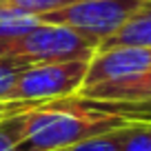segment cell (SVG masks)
Segmentation results:
<instances>
[{
	"instance_id": "obj_1",
	"label": "cell",
	"mask_w": 151,
	"mask_h": 151,
	"mask_svg": "<svg viewBox=\"0 0 151 151\" xmlns=\"http://www.w3.org/2000/svg\"><path fill=\"white\" fill-rule=\"evenodd\" d=\"M129 122L131 120L102 111L78 96L51 100L27 111L24 138L16 151H58Z\"/></svg>"
},
{
	"instance_id": "obj_2",
	"label": "cell",
	"mask_w": 151,
	"mask_h": 151,
	"mask_svg": "<svg viewBox=\"0 0 151 151\" xmlns=\"http://www.w3.org/2000/svg\"><path fill=\"white\" fill-rule=\"evenodd\" d=\"M98 42L62 24L40 22L27 31L22 38L14 40L9 56L24 58L31 65L45 62H67V60H91Z\"/></svg>"
},
{
	"instance_id": "obj_3",
	"label": "cell",
	"mask_w": 151,
	"mask_h": 151,
	"mask_svg": "<svg viewBox=\"0 0 151 151\" xmlns=\"http://www.w3.org/2000/svg\"><path fill=\"white\" fill-rule=\"evenodd\" d=\"M142 5L145 0H85L40 16V22L69 27L100 45L118 31Z\"/></svg>"
},
{
	"instance_id": "obj_4",
	"label": "cell",
	"mask_w": 151,
	"mask_h": 151,
	"mask_svg": "<svg viewBox=\"0 0 151 151\" xmlns=\"http://www.w3.org/2000/svg\"><path fill=\"white\" fill-rule=\"evenodd\" d=\"M87 69H89V60L31 65L20 73L18 82L11 91V100L51 102V100L76 96L85 82Z\"/></svg>"
},
{
	"instance_id": "obj_5",
	"label": "cell",
	"mask_w": 151,
	"mask_h": 151,
	"mask_svg": "<svg viewBox=\"0 0 151 151\" xmlns=\"http://www.w3.org/2000/svg\"><path fill=\"white\" fill-rule=\"evenodd\" d=\"M151 69V49L147 47H113L96 51L89 60L80 91L102 85L133 80Z\"/></svg>"
},
{
	"instance_id": "obj_6",
	"label": "cell",
	"mask_w": 151,
	"mask_h": 151,
	"mask_svg": "<svg viewBox=\"0 0 151 151\" xmlns=\"http://www.w3.org/2000/svg\"><path fill=\"white\" fill-rule=\"evenodd\" d=\"M76 96L87 100H104V102H147L151 100V69L133 80L93 87V89L78 91Z\"/></svg>"
},
{
	"instance_id": "obj_7",
	"label": "cell",
	"mask_w": 151,
	"mask_h": 151,
	"mask_svg": "<svg viewBox=\"0 0 151 151\" xmlns=\"http://www.w3.org/2000/svg\"><path fill=\"white\" fill-rule=\"evenodd\" d=\"M113 47H147L151 49V0H145V5L107 40L98 45L96 51Z\"/></svg>"
},
{
	"instance_id": "obj_8",
	"label": "cell",
	"mask_w": 151,
	"mask_h": 151,
	"mask_svg": "<svg viewBox=\"0 0 151 151\" xmlns=\"http://www.w3.org/2000/svg\"><path fill=\"white\" fill-rule=\"evenodd\" d=\"M40 24V18L20 14H0V58L9 56V49L14 40L22 38L27 31Z\"/></svg>"
},
{
	"instance_id": "obj_9",
	"label": "cell",
	"mask_w": 151,
	"mask_h": 151,
	"mask_svg": "<svg viewBox=\"0 0 151 151\" xmlns=\"http://www.w3.org/2000/svg\"><path fill=\"white\" fill-rule=\"evenodd\" d=\"M78 2H85V0H0V14H20L40 18L49 11L65 9Z\"/></svg>"
},
{
	"instance_id": "obj_10",
	"label": "cell",
	"mask_w": 151,
	"mask_h": 151,
	"mask_svg": "<svg viewBox=\"0 0 151 151\" xmlns=\"http://www.w3.org/2000/svg\"><path fill=\"white\" fill-rule=\"evenodd\" d=\"M29 67H31V62L24 58H16V56L0 58V102H11V91H14L20 73Z\"/></svg>"
},
{
	"instance_id": "obj_11",
	"label": "cell",
	"mask_w": 151,
	"mask_h": 151,
	"mask_svg": "<svg viewBox=\"0 0 151 151\" xmlns=\"http://www.w3.org/2000/svg\"><path fill=\"white\" fill-rule=\"evenodd\" d=\"M27 129V111H18L0 118V151H16Z\"/></svg>"
},
{
	"instance_id": "obj_12",
	"label": "cell",
	"mask_w": 151,
	"mask_h": 151,
	"mask_svg": "<svg viewBox=\"0 0 151 151\" xmlns=\"http://www.w3.org/2000/svg\"><path fill=\"white\" fill-rule=\"evenodd\" d=\"M120 133V151H151V122H129Z\"/></svg>"
},
{
	"instance_id": "obj_13",
	"label": "cell",
	"mask_w": 151,
	"mask_h": 151,
	"mask_svg": "<svg viewBox=\"0 0 151 151\" xmlns=\"http://www.w3.org/2000/svg\"><path fill=\"white\" fill-rule=\"evenodd\" d=\"M120 129H113V131H109V133L89 138V140H82V142H78V145L65 147V149H58V151H120V140H122Z\"/></svg>"
},
{
	"instance_id": "obj_14",
	"label": "cell",
	"mask_w": 151,
	"mask_h": 151,
	"mask_svg": "<svg viewBox=\"0 0 151 151\" xmlns=\"http://www.w3.org/2000/svg\"><path fill=\"white\" fill-rule=\"evenodd\" d=\"M45 102H22V100H11V102H0V118L5 116H11V113H18V111H29L33 107H40Z\"/></svg>"
}]
</instances>
